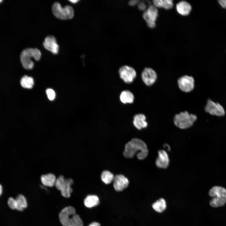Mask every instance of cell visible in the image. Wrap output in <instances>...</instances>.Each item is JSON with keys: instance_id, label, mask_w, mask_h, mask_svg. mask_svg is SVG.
I'll return each mask as SVG.
<instances>
[{"instance_id": "6da1fadb", "label": "cell", "mask_w": 226, "mask_h": 226, "mask_svg": "<svg viewBox=\"0 0 226 226\" xmlns=\"http://www.w3.org/2000/svg\"><path fill=\"white\" fill-rule=\"evenodd\" d=\"M148 153L145 143L140 139L134 138L125 145L123 155L126 158H132L136 154L139 159L143 160L147 157Z\"/></svg>"}, {"instance_id": "7a4b0ae2", "label": "cell", "mask_w": 226, "mask_h": 226, "mask_svg": "<svg viewBox=\"0 0 226 226\" xmlns=\"http://www.w3.org/2000/svg\"><path fill=\"white\" fill-rule=\"evenodd\" d=\"M60 223L63 226H83V222L72 206L63 208L59 215Z\"/></svg>"}, {"instance_id": "3957f363", "label": "cell", "mask_w": 226, "mask_h": 226, "mask_svg": "<svg viewBox=\"0 0 226 226\" xmlns=\"http://www.w3.org/2000/svg\"><path fill=\"white\" fill-rule=\"evenodd\" d=\"M41 53L37 48H27L24 49L20 55V59L23 67L26 69H31L34 64L31 58H33L38 61L40 58Z\"/></svg>"}, {"instance_id": "277c9868", "label": "cell", "mask_w": 226, "mask_h": 226, "mask_svg": "<svg viewBox=\"0 0 226 226\" xmlns=\"http://www.w3.org/2000/svg\"><path fill=\"white\" fill-rule=\"evenodd\" d=\"M209 194L213 197L209 203L212 207H221L226 203V189L223 187L214 186L209 190Z\"/></svg>"}, {"instance_id": "5b68a950", "label": "cell", "mask_w": 226, "mask_h": 226, "mask_svg": "<svg viewBox=\"0 0 226 226\" xmlns=\"http://www.w3.org/2000/svg\"><path fill=\"white\" fill-rule=\"evenodd\" d=\"M197 118L195 115L190 114L185 111L176 115L174 121L177 127L181 129H185L192 126Z\"/></svg>"}, {"instance_id": "8992f818", "label": "cell", "mask_w": 226, "mask_h": 226, "mask_svg": "<svg viewBox=\"0 0 226 226\" xmlns=\"http://www.w3.org/2000/svg\"><path fill=\"white\" fill-rule=\"evenodd\" d=\"M73 183V180L72 179H65L63 175H60L56 179L55 186L61 191L62 196L68 198L70 196L73 191L71 186Z\"/></svg>"}, {"instance_id": "52a82bcc", "label": "cell", "mask_w": 226, "mask_h": 226, "mask_svg": "<svg viewBox=\"0 0 226 226\" xmlns=\"http://www.w3.org/2000/svg\"><path fill=\"white\" fill-rule=\"evenodd\" d=\"M52 12L57 18L67 19L72 18L74 14L73 8L69 5L62 7L58 2L55 3L52 7Z\"/></svg>"}, {"instance_id": "ba28073f", "label": "cell", "mask_w": 226, "mask_h": 226, "mask_svg": "<svg viewBox=\"0 0 226 226\" xmlns=\"http://www.w3.org/2000/svg\"><path fill=\"white\" fill-rule=\"evenodd\" d=\"M158 16L157 8L153 5L149 6L143 13V18L146 22L148 26L151 28L155 27V21Z\"/></svg>"}, {"instance_id": "9c48e42d", "label": "cell", "mask_w": 226, "mask_h": 226, "mask_svg": "<svg viewBox=\"0 0 226 226\" xmlns=\"http://www.w3.org/2000/svg\"><path fill=\"white\" fill-rule=\"evenodd\" d=\"M120 78L126 83H132L136 76L135 70L132 67L127 65L121 67L119 70Z\"/></svg>"}, {"instance_id": "30bf717a", "label": "cell", "mask_w": 226, "mask_h": 226, "mask_svg": "<svg viewBox=\"0 0 226 226\" xmlns=\"http://www.w3.org/2000/svg\"><path fill=\"white\" fill-rule=\"evenodd\" d=\"M205 111L211 115L218 116L224 115L225 110L222 105L218 103H216L210 99H208L205 107Z\"/></svg>"}, {"instance_id": "8fae6325", "label": "cell", "mask_w": 226, "mask_h": 226, "mask_svg": "<svg viewBox=\"0 0 226 226\" xmlns=\"http://www.w3.org/2000/svg\"><path fill=\"white\" fill-rule=\"evenodd\" d=\"M178 84L179 88L182 91L190 92L194 88V79L192 76H183L178 79Z\"/></svg>"}, {"instance_id": "7c38bea8", "label": "cell", "mask_w": 226, "mask_h": 226, "mask_svg": "<svg viewBox=\"0 0 226 226\" xmlns=\"http://www.w3.org/2000/svg\"><path fill=\"white\" fill-rule=\"evenodd\" d=\"M141 77L144 83L147 86L153 85L156 81L157 75L156 72L150 67H145L141 74Z\"/></svg>"}, {"instance_id": "4fadbf2b", "label": "cell", "mask_w": 226, "mask_h": 226, "mask_svg": "<svg viewBox=\"0 0 226 226\" xmlns=\"http://www.w3.org/2000/svg\"><path fill=\"white\" fill-rule=\"evenodd\" d=\"M113 187L117 191H121L128 186L129 181L124 175L119 174L114 176L113 180Z\"/></svg>"}, {"instance_id": "5bb4252c", "label": "cell", "mask_w": 226, "mask_h": 226, "mask_svg": "<svg viewBox=\"0 0 226 226\" xmlns=\"http://www.w3.org/2000/svg\"><path fill=\"white\" fill-rule=\"evenodd\" d=\"M43 44L45 49L53 54H56L58 53L59 46L55 38L53 36H48L46 37Z\"/></svg>"}, {"instance_id": "9a60e30c", "label": "cell", "mask_w": 226, "mask_h": 226, "mask_svg": "<svg viewBox=\"0 0 226 226\" xmlns=\"http://www.w3.org/2000/svg\"><path fill=\"white\" fill-rule=\"evenodd\" d=\"M158 156L155 161L156 166L161 169H166L169 163V159L167 153L163 150L158 151Z\"/></svg>"}, {"instance_id": "2e32d148", "label": "cell", "mask_w": 226, "mask_h": 226, "mask_svg": "<svg viewBox=\"0 0 226 226\" xmlns=\"http://www.w3.org/2000/svg\"><path fill=\"white\" fill-rule=\"evenodd\" d=\"M176 9L177 12L182 16L188 15L191 12L192 7L188 2L182 1L179 2L176 5Z\"/></svg>"}, {"instance_id": "e0dca14e", "label": "cell", "mask_w": 226, "mask_h": 226, "mask_svg": "<svg viewBox=\"0 0 226 226\" xmlns=\"http://www.w3.org/2000/svg\"><path fill=\"white\" fill-rule=\"evenodd\" d=\"M133 123L134 126L139 130L145 128L148 126L146 116L142 114L136 115L133 117Z\"/></svg>"}, {"instance_id": "ac0fdd59", "label": "cell", "mask_w": 226, "mask_h": 226, "mask_svg": "<svg viewBox=\"0 0 226 226\" xmlns=\"http://www.w3.org/2000/svg\"><path fill=\"white\" fill-rule=\"evenodd\" d=\"M27 207V203L25 197L22 194L19 195L14 201V209L23 211Z\"/></svg>"}, {"instance_id": "d6986e66", "label": "cell", "mask_w": 226, "mask_h": 226, "mask_svg": "<svg viewBox=\"0 0 226 226\" xmlns=\"http://www.w3.org/2000/svg\"><path fill=\"white\" fill-rule=\"evenodd\" d=\"M56 179L55 175L52 173L43 175L40 177L42 184L45 186L49 187L55 186Z\"/></svg>"}, {"instance_id": "ffe728a7", "label": "cell", "mask_w": 226, "mask_h": 226, "mask_svg": "<svg viewBox=\"0 0 226 226\" xmlns=\"http://www.w3.org/2000/svg\"><path fill=\"white\" fill-rule=\"evenodd\" d=\"M84 204L87 208H91L98 206L100 203L99 197L94 195L87 196L84 200Z\"/></svg>"}, {"instance_id": "44dd1931", "label": "cell", "mask_w": 226, "mask_h": 226, "mask_svg": "<svg viewBox=\"0 0 226 226\" xmlns=\"http://www.w3.org/2000/svg\"><path fill=\"white\" fill-rule=\"evenodd\" d=\"M120 99L123 104H131L133 102L134 97L133 94L128 90L123 91L121 93Z\"/></svg>"}, {"instance_id": "7402d4cb", "label": "cell", "mask_w": 226, "mask_h": 226, "mask_svg": "<svg viewBox=\"0 0 226 226\" xmlns=\"http://www.w3.org/2000/svg\"><path fill=\"white\" fill-rule=\"evenodd\" d=\"M153 3L157 8H163L166 10L171 9L174 5L173 1L171 0H155Z\"/></svg>"}, {"instance_id": "603a6c76", "label": "cell", "mask_w": 226, "mask_h": 226, "mask_svg": "<svg viewBox=\"0 0 226 226\" xmlns=\"http://www.w3.org/2000/svg\"><path fill=\"white\" fill-rule=\"evenodd\" d=\"M152 207L156 212L161 213L164 211L166 208V202L164 198H160L154 202Z\"/></svg>"}, {"instance_id": "cb8c5ba5", "label": "cell", "mask_w": 226, "mask_h": 226, "mask_svg": "<svg viewBox=\"0 0 226 226\" xmlns=\"http://www.w3.org/2000/svg\"><path fill=\"white\" fill-rule=\"evenodd\" d=\"M20 83L21 86L24 88L30 89L33 87L34 81L32 77L24 75L21 78Z\"/></svg>"}, {"instance_id": "d4e9b609", "label": "cell", "mask_w": 226, "mask_h": 226, "mask_svg": "<svg viewBox=\"0 0 226 226\" xmlns=\"http://www.w3.org/2000/svg\"><path fill=\"white\" fill-rule=\"evenodd\" d=\"M114 175L108 170H104L101 173V178L102 181L106 184H110L113 181Z\"/></svg>"}, {"instance_id": "484cf974", "label": "cell", "mask_w": 226, "mask_h": 226, "mask_svg": "<svg viewBox=\"0 0 226 226\" xmlns=\"http://www.w3.org/2000/svg\"><path fill=\"white\" fill-rule=\"evenodd\" d=\"M46 93L48 99L50 100H53L56 97V94L54 90L51 89L46 90Z\"/></svg>"}, {"instance_id": "4316f807", "label": "cell", "mask_w": 226, "mask_h": 226, "mask_svg": "<svg viewBox=\"0 0 226 226\" xmlns=\"http://www.w3.org/2000/svg\"><path fill=\"white\" fill-rule=\"evenodd\" d=\"M138 7L140 10H143L145 9L146 5L144 3H141L138 4Z\"/></svg>"}, {"instance_id": "83f0119b", "label": "cell", "mask_w": 226, "mask_h": 226, "mask_svg": "<svg viewBox=\"0 0 226 226\" xmlns=\"http://www.w3.org/2000/svg\"><path fill=\"white\" fill-rule=\"evenodd\" d=\"M219 3L224 8H226V0H220L218 1Z\"/></svg>"}, {"instance_id": "f1b7e54d", "label": "cell", "mask_w": 226, "mask_h": 226, "mask_svg": "<svg viewBox=\"0 0 226 226\" xmlns=\"http://www.w3.org/2000/svg\"><path fill=\"white\" fill-rule=\"evenodd\" d=\"M138 2L137 0H132L130 1L129 3V4L131 6H134Z\"/></svg>"}, {"instance_id": "f546056e", "label": "cell", "mask_w": 226, "mask_h": 226, "mask_svg": "<svg viewBox=\"0 0 226 226\" xmlns=\"http://www.w3.org/2000/svg\"><path fill=\"white\" fill-rule=\"evenodd\" d=\"M88 226H101V225L99 223L94 222L90 223Z\"/></svg>"}, {"instance_id": "4dcf8cb0", "label": "cell", "mask_w": 226, "mask_h": 226, "mask_svg": "<svg viewBox=\"0 0 226 226\" xmlns=\"http://www.w3.org/2000/svg\"><path fill=\"white\" fill-rule=\"evenodd\" d=\"M3 192V187L2 185L0 184V196L2 195Z\"/></svg>"}, {"instance_id": "1f68e13d", "label": "cell", "mask_w": 226, "mask_h": 226, "mask_svg": "<svg viewBox=\"0 0 226 226\" xmlns=\"http://www.w3.org/2000/svg\"><path fill=\"white\" fill-rule=\"evenodd\" d=\"M69 1L71 2V3H77V2H78L79 1L78 0H69Z\"/></svg>"}, {"instance_id": "d6a6232c", "label": "cell", "mask_w": 226, "mask_h": 226, "mask_svg": "<svg viewBox=\"0 0 226 226\" xmlns=\"http://www.w3.org/2000/svg\"><path fill=\"white\" fill-rule=\"evenodd\" d=\"M3 0H0V3H1L2 2H3Z\"/></svg>"}]
</instances>
